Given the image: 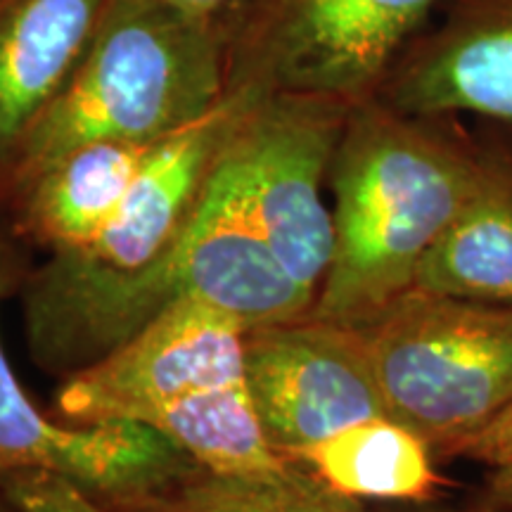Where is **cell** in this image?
I'll use <instances>...</instances> for the list:
<instances>
[{
	"instance_id": "cell-1",
	"label": "cell",
	"mask_w": 512,
	"mask_h": 512,
	"mask_svg": "<svg viewBox=\"0 0 512 512\" xmlns=\"http://www.w3.org/2000/svg\"><path fill=\"white\" fill-rule=\"evenodd\" d=\"M482 169V145L453 117L356 102L330 164L335 245L311 318L361 330L415 287Z\"/></svg>"
},
{
	"instance_id": "cell-2",
	"label": "cell",
	"mask_w": 512,
	"mask_h": 512,
	"mask_svg": "<svg viewBox=\"0 0 512 512\" xmlns=\"http://www.w3.org/2000/svg\"><path fill=\"white\" fill-rule=\"evenodd\" d=\"M223 93L219 17L171 0H110L79 67L31 126L0 190L91 140H164L204 117Z\"/></svg>"
},
{
	"instance_id": "cell-3",
	"label": "cell",
	"mask_w": 512,
	"mask_h": 512,
	"mask_svg": "<svg viewBox=\"0 0 512 512\" xmlns=\"http://www.w3.org/2000/svg\"><path fill=\"white\" fill-rule=\"evenodd\" d=\"M185 299L219 306L249 330L309 316L316 302L285 273L249 221L226 147L178 245L143 273L27 330L29 351L43 370L69 377L112 354Z\"/></svg>"
},
{
	"instance_id": "cell-4",
	"label": "cell",
	"mask_w": 512,
	"mask_h": 512,
	"mask_svg": "<svg viewBox=\"0 0 512 512\" xmlns=\"http://www.w3.org/2000/svg\"><path fill=\"white\" fill-rule=\"evenodd\" d=\"M387 415L456 453L512 403V311L411 287L363 325Z\"/></svg>"
},
{
	"instance_id": "cell-5",
	"label": "cell",
	"mask_w": 512,
	"mask_h": 512,
	"mask_svg": "<svg viewBox=\"0 0 512 512\" xmlns=\"http://www.w3.org/2000/svg\"><path fill=\"white\" fill-rule=\"evenodd\" d=\"M437 0H235L221 12L226 88L375 98Z\"/></svg>"
},
{
	"instance_id": "cell-6",
	"label": "cell",
	"mask_w": 512,
	"mask_h": 512,
	"mask_svg": "<svg viewBox=\"0 0 512 512\" xmlns=\"http://www.w3.org/2000/svg\"><path fill=\"white\" fill-rule=\"evenodd\" d=\"M256 95L226 88L219 105L159 140L112 221L88 245L50 252L24 283V328L34 330L107 287L155 266L188 230L230 133Z\"/></svg>"
},
{
	"instance_id": "cell-7",
	"label": "cell",
	"mask_w": 512,
	"mask_h": 512,
	"mask_svg": "<svg viewBox=\"0 0 512 512\" xmlns=\"http://www.w3.org/2000/svg\"><path fill=\"white\" fill-rule=\"evenodd\" d=\"M351 107L320 95L261 93L226 145L249 221L285 273L313 297L335 245L332 211L320 190Z\"/></svg>"
},
{
	"instance_id": "cell-8",
	"label": "cell",
	"mask_w": 512,
	"mask_h": 512,
	"mask_svg": "<svg viewBox=\"0 0 512 512\" xmlns=\"http://www.w3.org/2000/svg\"><path fill=\"white\" fill-rule=\"evenodd\" d=\"M247 332L233 313L185 299L112 354L69 375L57 392V411L72 425H143L164 403L245 380Z\"/></svg>"
},
{
	"instance_id": "cell-9",
	"label": "cell",
	"mask_w": 512,
	"mask_h": 512,
	"mask_svg": "<svg viewBox=\"0 0 512 512\" xmlns=\"http://www.w3.org/2000/svg\"><path fill=\"white\" fill-rule=\"evenodd\" d=\"M17 283V256L0 230V302ZM197 465L138 422L72 425L46 415L17 380L0 339V477L55 472L110 505L157 494Z\"/></svg>"
},
{
	"instance_id": "cell-10",
	"label": "cell",
	"mask_w": 512,
	"mask_h": 512,
	"mask_svg": "<svg viewBox=\"0 0 512 512\" xmlns=\"http://www.w3.org/2000/svg\"><path fill=\"white\" fill-rule=\"evenodd\" d=\"M245 380L268 439L285 456L387 415L361 330L311 316L249 330Z\"/></svg>"
},
{
	"instance_id": "cell-11",
	"label": "cell",
	"mask_w": 512,
	"mask_h": 512,
	"mask_svg": "<svg viewBox=\"0 0 512 512\" xmlns=\"http://www.w3.org/2000/svg\"><path fill=\"white\" fill-rule=\"evenodd\" d=\"M432 15L375 98L420 117L467 112L512 124V0H437Z\"/></svg>"
},
{
	"instance_id": "cell-12",
	"label": "cell",
	"mask_w": 512,
	"mask_h": 512,
	"mask_svg": "<svg viewBox=\"0 0 512 512\" xmlns=\"http://www.w3.org/2000/svg\"><path fill=\"white\" fill-rule=\"evenodd\" d=\"M110 0H0V178L79 67Z\"/></svg>"
},
{
	"instance_id": "cell-13",
	"label": "cell",
	"mask_w": 512,
	"mask_h": 512,
	"mask_svg": "<svg viewBox=\"0 0 512 512\" xmlns=\"http://www.w3.org/2000/svg\"><path fill=\"white\" fill-rule=\"evenodd\" d=\"M157 143L91 140L5 192L22 228L50 252L83 247L117 214Z\"/></svg>"
},
{
	"instance_id": "cell-14",
	"label": "cell",
	"mask_w": 512,
	"mask_h": 512,
	"mask_svg": "<svg viewBox=\"0 0 512 512\" xmlns=\"http://www.w3.org/2000/svg\"><path fill=\"white\" fill-rule=\"evenodd\" d=\"M415 287L512 311V150L482 145L475 190L420 264Z\"/></svg>"
},
{
	"instance_id": "cell-15",
	"label": "cell",
	"mask_w": 512,
	"mask_h": 512,
	"mask_svg": "<svg viewBox=\"0 0 512 512\" xmlns=\"http://www.w3.org/2000/svg\"><path fill=\"white\" fill-rule=\"evenodd\" d=\"M318 482L354 501L422 503L444 479L432 446L389 415L354 422L316 444L287 453Z\"/></svg>"
},
{
	"instance_id": "cell-16",
	"label": "cell",
	"mask_w": 512,
	"mask_h": 512,
	"mask_svg": "<svg viewBox=\"0 0 512 512\" xmlns=\"http://www.w3.org/2000/svg\"><path fill=\"white\" fill-rule=\"evenodd\" d=\"M143 425L164 434L197 467L216 475L273 477L294 467V460L268 439L247 380L164 403L145 415Z\"/></svg>"
},
{
	"instance_id": "cell-17",
	"label": "cell",
	"mask_w": 512,
	"mask_h": 512,
	"mask_svg": "<svg viewBox=\"0 0 512 512\" xmlns=\"http://www.w3.org/2000/svg\"><path fill=\"white\" fill-rule=\"evenodd\" d=\"M112 508L119 512H363L358 501L335 494L299 463L273 477L216 475L197 467L157 494Z\"/></svg>"
},
{
	"instance_id": "cell-18",
	"label": "cell",
	"mask_w": 512,
	"mask_h": 512,
	"mask_svg": "<svg viewBox=\"0 0 512 512\" xmlns=\"http://www.w3.org/2000/svg\"><path fill=\"white\" fill-rule=\"evenodd\" d=\"M0 494L17 512H119L55 472H17L0 477Z\"/></svg>"
},
{
	"instance_id": "cell-19",
	"label": "cell",
	"mask_w": 512,
	"mask_h": 512,
	"mask_svg": "<svg viewBox=\"0 0 512 512\" xmlns=\"http://www.w3.org/2000/svg\"><path fill=\"white\" fill-rule=\"evenodd\" d=\"M456 456H465L475 463L494 467L512 463V403L496 413L477 434H472Z\"/></svg>"
},
{
	"instance_id": "cell-20",
	"label": "cell",
	"mask_w": 512,
	"mask_h": 512,
	"mask_svg": "<svg viewBox=\"0 0 512 512\" xmlns=\"http://www.w3.org/2000/svg\"><path fill=\"white\" fill-rule=\"evenodd\" d=\"M486 512H512V463L494 467L484 491Z\"/></svg>"
},
{
	"instance_id": "cell-21",
	"label": "cell",
	"mask_w": 512,
	"mask_h": 512,
	"mask_svg": "<svg viewBox=\"0 0 512 512\" xmlns=\"http://www.w3.org/2000/svg\"><path fill=\"white\" fill-rule=\"evenodd\" d=\"M171 3L181 5L185 10L192 12H200V15H211V17H219L221 12H226L235 0H171Z\"/></svg>"
},
{
	"instance_id": "cell-22",
	"label": "cell",
	"mask_w": 512,
	"mask_h": 512,
	"mask_svg": "<svg viewBox=\"0 0 512 512\" xmlns=\"http://www.w3.org/2000/svg\"><path fill=\"white\" fill-rule=\"evenodd\" d=\"M0 512H17L12 505L8 503V498H5L3 494H0Z\"/></svg>"
}]
</instances>
